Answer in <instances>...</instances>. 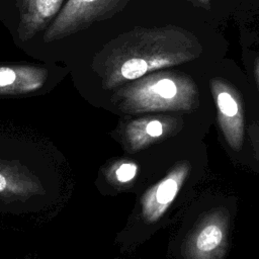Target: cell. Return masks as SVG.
Returning <instances> with one entry per match:
<instances>
[{
    "label": "cell",
    "mask_w": 259,
    "mask_h": 259,
    "mask_svg": "<svg viewBox=\"0 0 259 259\" xmlns=\"http://www.w3.org/2000/svg\"><path fill=\"white\" fill-rule=\"evenodd\" d=\"M126 103L135 111L188 108L192 85L170 77L147 78L126 92Z\"/></svg>",
    "instance_id": "6da1fadb"
},
{
    "label": "cell",
    "mask_w": 259,
    "mask_h": 259,
    "mask_svg": "<svg viewBox=\"0 0 259 259\" xmlns=\"http://www.w3.org/2000/svg\"><path fill=\"white\" fill-rule=\"evenodd\" d=\"M229 213L215 209L205 214L185 242L186 259H223L227 248Z\"/></svg>",
    "instance_id": "7a4b0ae2"
},
{
    "label": "cell",
    "mask_w": 259,
    "mask_h": 259,
    "mask_svg": "<svg viewBox=\"0 0 259 259\" xmlns=\"http://www.w3.org/2000/svg\"><path fill=\"white\" fill-rule=\"evenodd\" d=\"M120 0H69L48 27L47 42L69 36L100 20L111 12Z\"/></svg>",
    "instance_id": "3957f363"
},
{
    "label": "cell",
    "mask_w": 259,
    "mask_h": 259,
    "mask_svg": "<svg viewBox=\"0 0 259 259\" xmlns=\"http://www.w3.org/2000/svg\"><path fill=\"white\" fill-rule=\"evenodd\" d=\"M189 171L182 163L175 167L164 179L147 190L142 198V217L147 223H155L166 212L177 196Z\"/></svg>",
    "instance_id": "277c9868"
},
{
    "label": "cell",
    "mask_w": 259,
    "mask_h": 259,
    "mask_svg": "<svg viewBox=\"0 0 259 259\" xmlns=\"http://www.w3.org/2000/svg\"><path fill=\"white\" fill-rule=\"evenodd\" d=\"M64 0H22L18 34L27 40L42 30L60 12Z\"/></svg>",
    "instance_id": "5b68a950"
},
{
    "label": "cell",
    "mask_w": 259,
    "mask_h": 259,
    "mask_svg": "<svg viewBox=\"0 0 259 259\" xmlns=\"http://www.w3.org/2000/svg\"><path fill=\"white\" fill-rule=\"evenodd\" d=\"M47 77L42 69L18 66L0 67V94H25L41 87Z\"/></svg>",
    "instance_id": "8992f818"
},
{
    "label": "cell",
    "mask_w": 259,
    "mask_h": 259,
    "mask_svg": "<svg viewBox=\"0 0 259 259\" xmlns=\"http://www.w3.org/2000/svg\"><path fill=\"white\" fill-rule=\"evenodd\" d=\"M35 186L29 177L9 167L0 166V194H30Z\"/></svg>",
    "instance_id": "52a82bcc"
},
{
    "label": "cell",
    "mask_w": 259,
    "mask_h": 259,
    "mask_svg": "<svg viewBox=\"0 0 259 259\" xmlns=\"http://www.w3.org/2000/svg\"><path fill=\"white\" fill-rule=\"evenodd\" d=\"M217 103L221 116L224 118V125L237 124V126L242 130V122L239 111L240 108L234 96L227 91H222L218 94Z\"/></svg>",
    "instance_id": "ba28073f"
},
{
    "label": "cell",
    "mask_w": 259,
    "mask_h": 259,
    "mask_svg": "<svg viewBox=\"0 0 259 259\" xmlns=\"http://www.w3.org/2000/svg\"><path fill=\"white\" fill-rule=\"evenodd\" d=\"M137 174V165L134 163L120 164L114 171L115 179L120 183H126L135 178Z\"/></svg>",
    "instance_id": "9c48e42d"
},
{
    "label": "cell",
    "mask_w": 259,
    "mask_h": 259,
    "mask_svg": "<svg viewBox=\"0 0 259 259\" xmlns=\"http://www.w3.org/2000/svg\"><path fill=\"white\" fill-rule=\"evenodd\" d=\"M146 135L150 139H156L158 137H161L164 133L163 123L158 119L150 120L146 124Z\"/></svg>",
    "instance_id": "30bf717a"
}]
</instances>
